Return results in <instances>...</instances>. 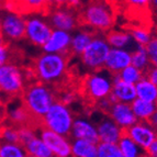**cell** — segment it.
<instances>
[{"label": "cell", "mask_w": 157, "mask_h": 157, "mask_svg": "<svg viewBox=\"0 0 157 157\" xmlns=\"http://www.w3.org/2000/svg\"><path fill=\"white\" fill-rule=\"evenodd\" d=\"M74 54L68 48L64 53H46L34 58L29 66L33 71L35 80L50 86L54 90L74 85L73 75L69 71L68 64Z\"/></svg>", "instance_id": "1"}, {"label": "cell", "mask_w": 157, "mask_h": 157, "mask_svg": "<svg viewBox=\"0 0 157 157\" xmlns=\"http://www.w3.org/2000/svg\"><path fill=\"white\" fill-rule=\"evenodd\" d=\"M55 100L53 88L37 80L25 85L21 94V101L26 110L42 123L44 115Z\"/></svg>", "instance_id": "2"}, {"label": "cell", "mask_w": 157, "mask_h": 157, "mask_svg": "<svg viewBox=\"0 0 157 157\" xmlns=\"http://www.w3.org/2000/svg\"><path fill=\"white\" fill-rule=\"evenodd\" d=\"M26 85L24 67L12 63L0 66V102L7 105L17 97H21Z\"/></svg>", "instance_id": "3"}, {"label": "cell", "mask_w": 157, "mask_h": 157, "mask_svg": "<svg viewBox=\"0 0 157 157\" xmlns=\"http://www.w3.org/2000/svg\"><path fill=\"white\" fill-rule=\"evenodd\" d=\"M99 71H92L78 84L79 96L86 101L87 107H96L100 100L107 98L112 91L113 81Z\"/></svg>", "instance_id": "4"}, {"label": "cell", "mask_w": 157, "mask_h": 157, "mask_svg": "<svg viewBox=\"0 0 157 157\" xmlns=\"http://www.w3.org/2000/svg\"><path fill=\"white\" fill-rule=\"evenodd\" d=\"M79 25H85L96 31H108L114 22V17L110 7L100 0H91L78 13Z\"/></svg>", "instance_id": "5"}, {"label": "cell", "mask_w": 157, "mask_h": 157, "mask_svg": "<svg viewBox=\"0 0 157 157\" xmlns=\"http://www.w3.org/2000/svg\"><path fill=\"white\" fill-rule=\"evenodd\" d=\"M67 107L68 105L55 100L43 118V126L66 137L71 136L74 120Z\"/></svg>", "instance_id": "6"}, {"label": "cell", "mask_w": 157, "mask_h": 157, "mask_svg": "<svg viewBox=\"0 0 157 157\" xmlns=\"http://www.w3.org/2000/svg\"><path fill=\"white\" fill-rule=\"evenodd\" d=\"M110 50L107 40L94 36L80 55L82 64L91 71H101L105 68V59Z\"/></svg>", "instance_id": "7"}, {"label": "cell", "mask_w": 157, "mask_h": 157, "mask_svg": "<svg viewBox=\"0 0 157 157\" xmlns=\"http://www.w3.org/2000/svg\"><path fill=\"white\" fill-rule=\"evenodd\" d=\"M5 9L18 14L41 13L48 16L52 10L50 0H6Z\"/></svg>", "instance_id": "8"}, {"label": "cell", "mask_w": 157, "mask_h": 157, "mask_svg": "<svg viewBox=\"0 0 157 157\" xmlns=\"http://www.w3.org/2000/svg\"><path fill=\"white\" fill-rule=\"evenodd\" d=\"M79 10L71 9L68 7L52 9L48 13L50 22L53 28L63 31H73L79 25L78 21Z\"/></svg>", "instance_id": "9"}, {"label": "cell", "mask_w": 157, "mask_h": 157, "mask_svg": "<svg viewBox=\"0 0 157 157\" xmlns=\"http://www.w3.org/2000/svg\"><path fill=\"white\" fill-rule=\"evenodd\" d=\"M25 20L18 13H7L2 17L1 32L7 41H20L25 37Z\"/></svg>", "instance_id": "10"}, {"label": "cell", "mask_w": 157, "mask_h": 157, "mask_svg": "<svg viewBox=\"0 0 157 157\" xmlns=\"http://www.w3.org/2000/svg\"><path fill=\"white\" fill-rule=\"evenodd\" d=\"M41 139L44 141L45 144L52 151L54 156H71V143H69L66 136L42 126L41 128Z\"/></svg>", "instance_id": "11"}, {"label": "cell", "mask_w": 157, "mask_h": 157, "mask_svg": "<svg viewBox=\"0 0 157 157\" xmlns=\"http://www.w3.org/2000/svg\"><path fill=\"white\" fill-rule=\"evenodd\" d=\"M25 39L33 45L42 46L50 39L53 30L48 24L37 18H30L25 20Z\"/></svg>", "instance_id": "12"}, {"label": "cell", "mask_w": 157, "mask_h": 157, "mask_svg": "<svg viewBox=\"0 0 157 157\" xmlns=\"http://www.w3.org/2000/svg\"><path fill=\"white\" fill-rule=\"evenodd\" d=\"M107 114L123 130H126L139 121L132 110L131 103H126V102H114L107 112Z\"/></svg>", "instance_id": "13"}, {"label": "cell", "mask_w": 157, "mask_h": 157, "mask_svg": "<svg viewBox=\"0 0 157 157\" xmlns=\"http://www.w3.org/2000/svg\"><path fill=\"white\" fill-rule=\"evenodd\" d=\"M134 142H136L141 147L146 149L157 137V132L146 121H140L124 130Z\"/></svg>", "instance_id": "14"}, {"label": "cell", "mask_w": 157, "mask_h": 157, "mask_svg": "<svg viewBox=\"0 0 157 157\" xmlns=\"http://www.w3.org/2000/svg\"><path fill=\"white\" fill-rule=\"evenodd\" d=\"M132 64V53L124 48H111L105 63V69L110 71L112 75L118 74L126 66Z\"/></svg>", "instance_id": "15"}, {"label": "cell", "mask_w": 157, "mask_h": 157, "mask_svg": "<svg viewBox=\"0 0 157 157\" xmlns=\"http://www.w3.org/2000/svg\"><path fill=\"white\" fill-rule=\"evenodd\" d=\"M110 94L115 101L126 103H132L137 98L135 85L121 80L115 74L113 75V87Z\"/></svg>", "instance_id": "16"}, {"label": "cell", "mask_w": 157, "mask_h": 157, "mask_svg": "<svg viewBox=\"0 0 157 157\" xmlns=\"http://www.w3.org/2000/svg\"><path fill=\"white\" fill-rule=\"evenodd\" d=\"M71 42V34L63 30H54L50 39L43 45V50L46 53H64L69 48Z\"/></svg>", "instance_id": "17"}, {"label": "cell", "mask_w": 157, "mask_h": 157, "mask_svg": "<svg viewBox=\"0 0 157 157\" xmlns=\"http://www.w3.org/2000/svg\"><path fill=\"white\" fill-rule=\"evenodd\" d=\"M97 131L99 134L100 142L118 143L123 134V128H120L112 119L105 118L98 123Z\"/></svg>", "instance_id": "18"}, {"label": "cell", "mask_w": 157, "mask_h": 157, "mask_svg": "<svg viewBox=\"0 0 157 157\" xmlns=\"http://www.w3.org/2000/svg\"><path fill=\"white\" fill-rule=\"evenodd\" d=\"M71 136L74 139H82L90 141L94 144H98L100 142L99 134L97 128H94V125L87 122L85 120H75L71 128Z\"/></svg>", "instance_id": "19"}, {"label": "cell", "mask_w": 157, "mask_h": 157, "mask_svg": "<svg viewBox=\"0 0 157 157\" xmlns=\"http://www.w3.org/2000/svg\"><path fill=\"white\" fill-rule=\"evenodd\" d=\"M96 36V30L89 28V30H82L79 33H77L71 39L69 50L74 55H81L92 39Z\"/></svg>", "instance_id": "20"}, {"label": "cell", "mask_w": 157, "mask_h": 157, "mask_svg": "<svg viewBox=\"0 0 157 157\" xmlns=\"http://www.w3.org/2000/svg\"><path fill=\"white\" fill-rule=\"evenodd\" d=\"M97 145L92 142L82 139H75L71 143V156L75 157H96Z\"/></svg>", "instance_id": "21"}, {"label": "cell", "mask_w": 157, "mask_h": 157, "mask_svg": "<svg viewBox=\"0 0 157 157\" xmlns=\"http://www.w3.org/2000/svg\"><path fill=\"white\" fill-rule=\"evenodd\" d=\"M136 94L137 98L146 101L155 102L157 99V86L153 84L146 76H143V78L140 79L135 84Z\"/></svg>", "instance_id": "22"}, {"label": "cell", "mask_w": 157, "mask_h": 157, "mask_svg": "<svg viewBox=\"0 0 157 157\" xmlns=\"http://www.w3.org/2000/svg\"><path fill=\"white\" fill-rule=\"evenodd\" d=\"M26 156L31 157H52L54 156L48 146L44 143L42 139L33 137L23 146Z\"/></svg>", "instance_id": "23"}, {"label": "cell", "mask_w": 157, "mask_h": 157, "mask_svg": "<svg viewBox=\"0 0 157 157\" xmlns=\"http://www.w3.org/2000/svg\"><path fill=\"white\" fill-rule=\"evenodd\" d=\"M131 107L134 114L136 115L137 120L140 121H147L152 117L153 113L157 110L155 102L146 101V100L140 99V98H136L132 102Z\"/></svg>", "instance_id": "24"}, {"label": "cell", "mask_w": 157, "mask_h": 157, "mask_svg": "<svg viewBox=\"0 0 157 157\" xmlns=\"http://www.w3.org/2000/svg\"><path fill=\"white\" fill-rule=\"evenodd\" d=\"M119 147H120L121 152H122V156L123 157H137L144 155L142 152H145V149L143 147L140 146L136 142H134L133 140L124 132L121 136V139L118 142Z\"/></svg>", "instance_id": "25"}, {"label": "cell", "mask_w": 157, "mask_h": 157, "mask_svg": "<svg viewBox=\"0 0 157 157\" xmlns=\"http://www.w3.org/2000/svg\"><path fill=\"white\" fill-rule=\"evenodd\" d=\"M23 54L21 51L13 47L9 41L0 44V66L6 63H12L17 65H21Z\"/></svg>", "instance_id": "26"}, {"label": "cell", "mask_w": 157, "mask_h": 157, "mask_svg": "<svg viewBox=\"0 0 157 157\" xmlns=\"http://www.w3.org/2000/svg\"><path fill=\"white\" fill-rule=\"evenodd\" d=\"M105 40L109 43V45L117 48H125L132 41H134L133 37L130 33L122 31H110L105 35Z\"/></svg>", "instance_id": "27"}, {"label": "cell", "mask_w": 157, "mask_h": 157, "mask_svg": "<svg viewBox=\"0 0 157 157\" xmlns=\"http://www.w3.org/2000/svg\"><path fill=\"white\" fill-rule=\"evenodd\" d=\"M26 153L18 143H10L0 140V157H24Z\"/></svg>", "instance_id": "28"}, {"label": "cell", "mask_w": 157, "mask_h": 157, "mask_svg": "<svg viewBox=\"0 0 157 157\" xmlns=\"http://www.w3.org/2000/svg\"><path fill=\"white\" fill-rule=\"evenodd\" d=\"M149 58L147 55L146 47L144 45H139L137 48L132 53V65L141 69L143 73L147 71L149 65Z\"/></svg>", "instance_id": "29"}, {"label": "cell", "mask_w": 157, "mask_h": 157, "mask_svg": "<svg viewBox=\"0 0 157 157\" xmlns=\"http://www.w3.org/2000/svg\"><path fill=\"white\" fill-rule=\"evenodd\" d=\"M121 80L128 82V84H134L135 85L140 79L143 78L144 74L141 69H139L137 67H135L134 65H128L125 68H123L121 71H119L118 74H115Z\"/></svg>", "instance_id": "30"}, {"label": "cell", "mask_w": 157, "mask_h": 157, "mask_svg": "<svg viewBox=\"0 0 157 157\" xmlns=\"http://www.w3.org/2000/svg\"><path fill=\"white\" fill-rule=\"evenodd\" d=\"M97 149V154L99 157H123L118 143L99 142Z\"/></svg>", "instance_id": "31"}, {"label": "cell", "mask_w": 157, "mask_h": 157, "mask_svg": "<svg viewBox=\"0 0 157 157\" xmlns=\"http://www.w3.org/2000/svg\"><path fill=\"white\" fill-rule=\"evenodd\" d=\"M130 34L132 35L133 40L135 41L139 45H146L147 43L151 41V34L147 30L143 29V28H134L131 30Z\"/></svg>", "instance_id": "32"}, {"label": "cell", "mask_w": 157, "mask_h": 157, "mask_svg": "<svg viewBox=\"0 0 157 157\" xmlns=\"http://www.w3.org/2000/svg\"><path fill=\"white\" fill-rule=\"evenodd\" d=\"M149 63L152 66H157V37H152L151 41L145 45Z\"/></svg>", "instance_id": "33"}, {"label": "cell", "mask_w": 157, "mask_h": 157, "mask_svg": "<svg viewBox=\"0 0 157 157\" xmlns=\"http://www.w3.org/2000/svg\"><path fill=\"white\" fill-rule=\"evenodd\" d=\"M130 7L136 9H143L148 7V3L151 2V0H124Z\"/></svg>", "instance_id": "34"}, {"label": "cell", "mask_w": 157, "mask_h": 157, "mask_svg": "<svg viewBox=\"0 0 157 157\" xmlns=\"http://www.w3.org/2000/svg\"><path fill=\"white\" fill-rule=\"evenodd\" d=\"M145 73H146L145 76L152 81L153 84L157 86V66H152L151 68H147V71Z\"/></svg>", "instance_id": "35"}, {"label": "cell", "mask_w": 157, "mask_h": 157, "mask_svg": "<svg viewBox=\"0 0 157 157\" xmlns=\"http://www.w3.org/2000/svg\"><path fill=\"white\" fill-rule=\"evenodd\" d=\"M145 152H146V155H148V156L157 157V137L154 140L152 144L145 149Z\"/></svg>", "instance_id": "36"}, {"label": "cell", "mask_w": 157, "mask_h": 157, "mask_svg": "<svg viewBox=\"0 0 157 157\" xmlns=\"http://www.w3.org/2000/svg\"><path fill=\"white\" fill-rule=\"evenodd\" d=\"M68 2H69V0H50V3H51L52 9L67 7Z\"/></svg>", "instance_id": "37"}, {"label": "cell", "mask_w": 157, "mask_h": 157, "mask_svg": "<svg viewBox=\"0 0 157 157\" xmlns=\"http://www.w3.org/2000/svg\"><path fill=\"white\" fill-rule=\"evenodd\" d=\"M146 122L149 124V125L152 126L153 128H154L155 131L157 132V110L155 111L154 113H153L152 117H151V118H149L148 120L146 121Z\"/></svg>", "instance_id": "38"}, {"label": "cell", "mask_w": 157, "mask_h": 157, "mask_svg": "<svg viewBox=\"0 0 157 157\" xmlns=\"http://www.w3.org/2000/svg\"><path fill=\"white\" fill-rule=\"evenodd\" d=\"M6 118H7V105L0 102V124L6 120Z\"/></svg>", "instance_id": "39"}, {"label": "cell", "mask_w": 157, "mask_h": 157, "mask_svg": "<svg viewBox=\"0 0 157 157\" xmlns=\"http://www.w3.org/2000/svg\"><path fill=\"white\" fill-rule=\"evenodd\" d=\"M6 0H0V9H5Z\"/></svg>", "instance_id": "40"}, {"label": "cell", "mask_w": 157, "mask_h": 157, "mask_svg": "<svg viewBox=\"0 0 157 157\" xmlns=\"http://www.w3.org/2000/svg\"><path fill=\"white\" fill-rule=\"evenodd\" d=\"M151 2H152L153 5H154L155 7H156V8H157V0H151Z\"/></svg>", "instance_id": "41"}, {"label": "cell", "mask_w": 157, "mask_h": 157, "mask_svg": "<svg viewBox=\"0 0 157 157\" xmlns=\"http://www.w3.org/2000/svg\"><path fill=\"white\" fill-rule=\"evenodd\" d=\"M1 24H2V17L0 14V31H1Z\"/></svg>", "instance_id": "42"}, {"label": "cell", "mask_w": 157, "mask_h": 157, "mask_svg": "<svg viewBox=\"0 0 157 157\" xmlns=\"http://www.w3.org/2000/svg\"><path fill=\"white\" fill-rule=\"evenodd\" d=\"M155 105H156V108H157V99H156V101H155Z\"/></svg>", "instance_id": "43"}, {"label": "cell", "mask_w": 157, "mask_h": 157, "mask_svg": "<svg viewBox=\"0 0 157 157\" xmlns=\"http://www.w3.org/2000/svg\"><path fill=\"white\" fill-rule=\"evenodd\" d=\"M0 125H1V124H0Z\"/></svg>", "instance_id": "44"}]
</instances>
